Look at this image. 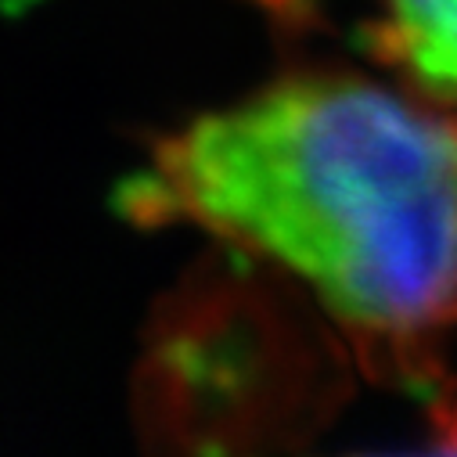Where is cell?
Listing matches in <instances>:
<instances>
[{
  "mask_svg": "<svg viewBox=\"0 0 457 457\" xmlns=\"http://www.w3.org/2000/svg\"><path fill=\"white\" fill-rule=\"evenodd\" d=\"M306 285L371 335L457 324V116L361 72H292L166 134L123 187Z\"/></svg>",
  "mask_w": 457,
  "mask_h": 457,
  "instance_id": "cell-1",
  "label": "cell"
},
{
  "mask_svg": "<svg viewBox=\"0 0 457 457\" xmlns=\"http://www.w3.org/2000/svg\"><path fill=\"white\" fill-rule=\"evenodd\" d=\"M364 29L400 83L457 108V0H368Z\"/></svg>",
  "mask_w": 457,
  "mask_h": 457,
  "instance_id": "cell-2",
  "label": "cell"
}]
</instances>
